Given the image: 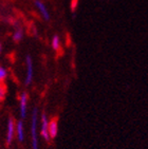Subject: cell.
I'll return each mask as SVG.
<instances>
[{
  "mask_svg": "<svg viewBox=\"0 0 148 149\" xmlns=\"http://www.w3.org/2000/svg\"><path fill=\"white\" fill-rule=\"evenodd\" d=\"M15 134L17 136V140L19 142L24 141V129H23V123L22 120H18L15 125Z\"/></svg>",
  "mask_w": 148,
  "mask_h": 149,
  "instance_id": "8",
  "label": "cell"
},
{
  "mask_svg": "<svg viewBox=\"0 0 148 149\" xmlns=\"http://www.w3.org/2000/svg\"><path fill=\"white\" fill-rule=\"evenodd\" d=\"M37 108H34L32 111V125H31V136H32V148H38V140H37Z\"/></svg>",
  "mask_w": 148,
  "mask_h": 149,
  "instance_id": "1",
  "label": "cell"
},
{
  "mask_svg": "<svg viewBox=\"0 0 148 149\" xmlns=\"http://www.w3.org/2000/svg\"><path fill=\"white\" fill-rule=\"evenodd\" d=\"M77 4H78V0H72L71 1V11L72 12H74L75 10H76V6H77Z\"/></svg>",
  "mask_w": 148,
  "mask_h": 149,
  "instance_id": "13",
  "label": "cell"
},
{
  "mask_svg": "<svg viewBox=\"0 0 148 149\" xmlns=\"http://www.w3.org/2000/svg\"><path fill=\"white\" fill-rule=\"evenodd\" d=\"M27 76H26V84L27 86L29 85H31L32 84V80H33V74H34V71H33V60H32V57L30 55L27 56Z\"/></svg>",
  "mask_w": 148,
  "mask_h": 149,
  "instance_id": "3",
  "label": "cell"
},
{
  "mask_svg": "<svg viewBox=\"0 0 148 149\" xmlns=\"http://www.w3.org/2000/svg\"><path fill=\"white\" fill-rule=\"evenodd\" d=\"M0 52H1V43H0Z\"/></svg>",
  "mask_w": 148,
  "mask_h": 149,
  "instance_id": "14",
  "label": "cell"
},
{
  "mask_svg": "<svg viewBox=\"0 0 148 149\" xmlns=\"http://www.w3.org/2000/svg\"><path fill=\"white\" fill-rule=\"evenodd\" d=\"M22 37H23V31H22V29H21V28H17V29L15 30L14 34H13L12 38H13V40H14L15 42H19V41H21Z\"/></svg>",
  "mask_w": 148,
  "mask_h": 149,
  "instance_id": "10",
  "label": "cell"
},
{
  "mask_svg": "<svg viewBox=\"0 0 148 149\" xmlns=\"http://www.w3.org/2000/svg\"><path fill=\"white\" fill-rule=\"evenodd\" d=\"M15 123L14 118H9V122H8V132H6V144L10 145L12 143V141L14 139V135H15Z\"/></svg>",
  "mask_w": 148,
  "mask_h": 149,
  "instance_id": "5",
  "label": "cell"
},
{
  "mask_svg": "<svg viewBox=\"0 0 148 149\" xmlns=\"http://www.w3.org/2000/svg\"><path fill=\"white\" fill-rule=\"evenodd\" d=\"M52 48L56 52H59L61 49V42H60V38L58 35H54L52 38Z\"/></svg>",
  "mask_w": 148,
  "mask_h": 149,
  "instance_id": "9",
  "label": "cell"
},
{
  "mask_svg": "<svg viewBox=\"0 0 148 149\" xmlns=\"http://www.w3.org/2000/svg\"><path fill=\"white\" fill-rule=\"evenodd\" d=\"M34 4L36 6V9L39 11V13L41 14L43 18L47 21L50 20V14H49L48 10H47V6H45V3L43 1H40V0H35L34 1Z\"/></svg>",
  "mask_w": 148,
  "mask_h": 149,
  "instance_id": "7",
  "label": "cell"
},
{
  "mask_svg": "<svg viewBox=\"0 0 148 149\" xmlns=\"http://www.w3.org/2000/svg\"><path fill=\"white\" fill-rule=\"evenodd\" d=\"M6 87L4 84H0V102H3L4 98H6Z\"/></svg>",
  "mask_w": 148,
  "mask_h": 149,
  "instance_id": "11",
  "label": "cell"
},
{
  "mask_svg": "<svg viewBox=\"0 0 148 149\" xmlns=\"http://www.w3.org/2000/svg\"><path fill=\"white\" fill-rule=\"evenodd\" d=\"M28 93L22 92L19 96V109H20V116L21 118H24L27 116V108H28Z\"/></svg>",
  "mask_w": 148,
  "mask_h": 149,
  "instance_id": "4",
  "label": "cell"
},
{
  "mask_svg": "<svg viewBox=\"0 0 148 149\" xmlns=\"http://www.w3.org/2000/svg\"><path fill=\"white\" fill-rule=\"evenodd\" d=\"M48 131L51 140L57 136V133H58V118L57 116L52 118L51 120L48 122Z\"/></svg>",
  "mask_w": 148,
  "mask_h": 149,
  "instance_id": "2",
  "label": "cell"
},
{
  "mask_svg": "<svg viewBox=\"0 0 148 149\" xmlns=\"http://www.w3.org/2000/svg\"><path fill=\"white\" fill-rule=\"evenodd\" d=\"M40 134H41V136H43L48 143L51 141L50 135H49V131H48V120H47L46 113H43V114H41V128H40Z\"/></svg>",
  "mask_w": 148,
  "mask_h": 149,
  "instance_id": "6",
  "label": "cell"
},
{
  "mask_svg": "<svg viewBox=\"0 0 148 149\" xmlns=\"http://www.w3.org/2000/svg\"><path fill=\"white\" fill-rule=\"evenodd\" d=\"M6 77H8V71L3 67L0 66V84H2Z\"/></svg>",
  "mask_w": 148,
  "mask_h": 149,
  "instance_id": "12",
  "label": "cell"
}]
</instances>
